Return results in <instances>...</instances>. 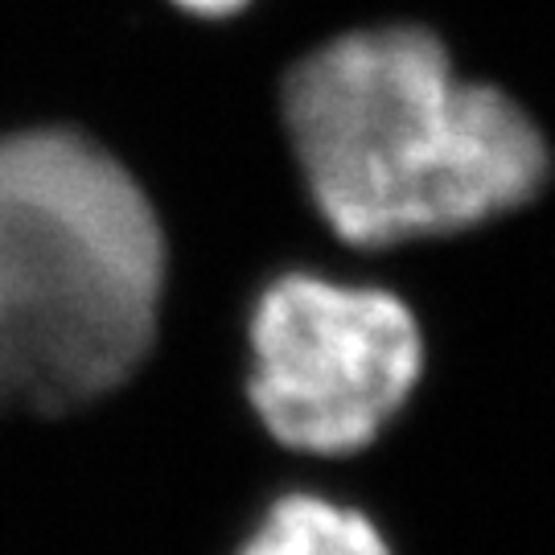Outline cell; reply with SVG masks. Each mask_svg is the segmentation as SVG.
Returning <instances> with one entry per match:
<instances>
[{
  "label": "cell",
  "mask_w": 555,
  "mask_h": 555,
  "mask_svg": "<svg viewBox=\"0 0 555 555\" xmlns=\"http://www.w3.org/2000/svg\"><path fill=\"white\" fill-rule=\"evenodd\" d=\"M181 9H190V13H206V17H222V13H235L238 4H247V0H178Z\"/></svg>",
  "instance_id": "obj_5"
},
{
  "label": "cell",
  "mask_w": 555,
  "mask_h": 555,
  "mask_svg": "<svg viewBox=\"0 0 555 555\" xmlns=\"http://www.w3.org/2000/svg\"><path fill=\"white\" fill-rule=\"evenodd\" d=\"M256 399L272 437L305 453H354L412 396L416 318L378 288L284 276L259 300Z\"/></svg>",
  "instance_id": "obj_3"
},
{
  "label": "cell",
  "mask_w": 555,
  "mask_h": 555,
  "mask_svg": "<svg viewBox=\"0 0 555 555\" xmlns=\"http://www.w3.org/2000/svg\"><path fill=\"white\" fill-rule=\"evenodd\" d=\"M165 243L132 173L75 132L0 140V412H70L153 346Z\"/></svg>",
  "instance_id": "obj_2"
},
{
  "label": "cell",
  "mask_w": 555,
  "mask_h": 555,
  "mask_svg": "<svg viewBox=\"0 0 555 555\" xmlns=\"http://www.w3.org/2000/svg\"><path fill=\"white\" fill-rule=\"evenodd\" d=\"M238 555H391L371 518L325 498H284Z\"/></svg>",
  "instance_id": "obj_4"
},
{
  "label": "cell",
  "mask_w": 555,
  "mask_h": 555,
  "mask_svg": "<svg viewBox=\"0 0 555 555\" xmlns=\"http://www.w3.org/2000/svg\"><path fill=\"white\" fill-rule=\"evenodd\" d=\"M284 119L321 215L358 247L490 222L547 178L531 116L456 79L444 46L416 25L346 34L297 62Z\"/></svg>",
  "instance_id": "obj_1"
}]
</instances>
